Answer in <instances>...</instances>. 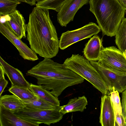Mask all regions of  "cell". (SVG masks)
I'll return each instance as SVG.
<instances>
[{
    "mask_svg": "<svg viewBox=\"0 0 126 126\" xmlns=\"http://www.w3.org/2000/svg\"><path fill=\"white\" fill-rule=\"evenodd\" d=\"M26 32L30 48L36 54L49 58L58 54L59 40L49 10L34 7L26 24Z\"/></svg>",
    "mask_w": 126,
    "mask_h": 126,
    "instance_id": "cell-1",
    "label": "cell"
},
{
    "mask_svg": "<svg viewBox=\"0 0 126 126\" xmlns=\"http://www.w3.org/2000/svg\"><path fill=\"white\" fill-rule=\"evenodd\" d=\"M51 59L44 58L28 70L26 75L36 78L38 85L57 97L67 88L84 82L83 78L63 63Z\"/></svg>",
    "mask_w": 126,
    "mask_h": 126,
    "instance_id": "cell-2",
    "label": "cell"
},
{
    "mask_svg": "<svg viewBox=\"0 0 126 126\" xmlns=\"http://www.w3.org/2000/svg\"><path fill=\"white\" fill-rule=\"evenodd\" d=\"M90 11L95 16L103 36H115L125 18V10L118 0H89Z\"/></svg>",
    "mask_w": 126,
    "mask_h": 126,
    "instance_id": "cell-3",
    "label": "cell"
},
{
    "mask_svg": "<svg viewBox=\"0 0 126 126\" xmlns=\"http://www.w3.org/2000/svg\"><path fill=\"white\" fill-rule=\"evenodd\" d=\"M63 64L91 83L103 95L107 94V87L100 75L90 62L83 56L73 54Z\"/></svg>",
    "mask_w": 126,
    "mask_h": 126,
    "instance_id": "cell-4",
    "label": "cell"
},
{
    "mask_svg": "<svg viewBox=\"0 0 126 126\" xmlns=\"http://www.w3.org/2000/svg\"><path fill=\"white\" fill-rule=\"evenodd\" d=\"M21 118L39 126L43 124L48 126L57 123L63 118L58 108L48 110L31 109L24 107L13 112Z\"/></svg>",
    "mask_w": 126,
    "mask_h": 126,
    "instance_id": "cell-5",
    "label": "cell"
},
{
    "mask_svg": "<svg viewBox=\"0 0 126 126\" xmlns=\"http://www.w3.org/2000/svg\"><path fill=\"white\" fill-rule=\"evenodd\" d=\"M97 62L108 69L126 74V58L123 52L115 47H104Z\"/></svg>",
    "mask_w": 126,
    "mask_h": 126,
    "instance_id": "cell-6",
    "label": "cell"
},
{
    "mask_svg": "<svg viewBox=\"0 0 126 126\" xmlns=\"http://www.w3.org/2000/svg\"><path fill=\"white\" fill-rule=\"evenodd\" d=\"M101 31L99 26L92 22L77 29L67 31L61 35L59 40V47L64 50L78 42L97 34Z\"/></svg>",
    "mask_w": 126,
    "mask_h": 126,
    "instance_id": "cell-7",
    "label": "cell"
},
{
    "mask_svg": "<svg viewBox=\"0 0 126 126\" xmlns=\"http://www.w3.org/2000/svg\"><path fill=\"white\" fill-rule=\"evenodd\" d=\"M90 63L100 75L110 93L114 90L121 93L126 89V74L108 69L97 61Z\"/></svg>",
    "mask_w": 126,
    "mask_h": 126,
    "instance_id": "cell-8",
    "label": "cell"
},
{
    "mask_svg": "<svg viewBox=\"0 0 126 126\" xmlns=\"http://www.w3.org/2000/svg\"><path fill=\"white\" fill-rule=\"evenodd\" d=\"M0 32L15 47L24 59L32 61L38 59L36 54L13 32L8 21L0 23Z\"/></svg>",
    "mask_w": 126,
    "mask_h": 126,
    "instance_id": "cell-9",
    "label": "cell"
},
{
    "mask_svg": "<svg viewBox=\"0 0 126 126\" xmlns=\"http://www.w3.org/2000/svg\"><path fill=\"white\" fill-rule=\"evenodd\" d=\"M89 0H67L61 7L57 15L58 22L62 27H66L73 21L76 13Z\"/></svg>",
    "mask_w": 126,
    "mask_h": 126,
    "instance_id": "cell-10",
    "label": "cell"
},
{
    "mask_svg": "<svg viewBox=\"0 0 126 126\" xmlns=\"http://www.w3.org/2000/svg\"><path fill=\"white\" fill-rule=\"evenodd\" d=\"M99 123L102 126H115V111L110 96L103 95L101 97Z\"/></svg>",
    "mask_w": 126,
    "mask_h": 126,
    "instance_id": "cell-11",
    "label": "cell"
},
{
    "mask_svg": "<svg viewBox=\"0 0 126 126\" xmlns=\"http://www.w3.org/2000/svg\"><path fill=\"white\" fill-rule=\"evenodd\" d=\"M0 64L5 74L10 81L11 86H17L29 89L30 84L26 80L23 73L19 70L10 65L1 56Z\"/></svg>",
    "mask_w": 126,
    "mask_h": 126,
    "instance_id": "cell-12",
    "label": "cell"
},
{
    "mask_svg": "<svg viewBox=\"0 0 126 126\" xmlns=\"http://www.w3.org/2000/svg\"><path fill=\"white\" fill-rule=\"evenodd\" d=\"M102 38L97 35H94L85 44L83 49L84 57L90 62L98 61L100 53L104 48Z\"/></svg>",
    "mask_w": 126,
    "mask_h": 126,
    "instance_id": "cell-13",
    "label": "cell"
},
{
    "mask_svg": "<svg viewBox=\"0 0 126 126\" xmlns=\"http://www.w3.org/2000/svg\"><path fill=\"white\" fill-rule=\"evenodd\" d=\"M0 126H38L25 120L12 111L0 105Z\"/></svg>",
    "mask_w": 126,
    "mask_h": 126,
    "instance_id": "cell-14",
    "label": "cell"
},
{
    "mask_svg": "<svg viewBox=\"0 0 126 126\" xmlns=\"http://www.w3.org/2000/svg\"><path fill=\"white\" fill-rule=\"evenodd\" d=\"M9 15L11 19L8 22L13 32L19 39L25 37L26 24L22 15L17 10Z\"/></svg>",
    "mask_w": 126,
    "mask_h": 126,
    "instance_id": "cell-15",
    "label": "cell"
},
{
    "mask_svg": "<svg viewBox=\"0 0 126 126\" xmlns=\"http://www.w3.org/2000/svg\"><path fill=\"white\" fill-rule=\"evenodd\" d=\"M88 104L87 98L83 95L70 99L67 104L60 106L59 109L63 115L69 112H82L86 109Z\"/></svg>",
    "mask_w": 126,
    "mask_h": 126,
    "instance_id": "cell-16",
    "label": "cell"
},
{
    "mask_svg": "<svg viewBox=\"0 0 126 126\" xmlns=\"http://www.w3.org/2000/svg\"><path fill=\"white\" fill-rule=\"evenodd\" d=\"M0 105L13 112H16L25 107L24 103L15 95L6 94L0 96Z\"/></svg>",
    "mask_w": 126,
    "mask_h": 126,
    "instance_id": "cell-17",
    "label": "cell"
},
{
    "mask_svg": "<svg viewBox=\"0 0 126 126\" xmlns=\"http://www.w3.org/2000/svg\"><path fill=\"white\" fill-rule=\"evenodd\" d=\"M35 95L38 97L49 102L59 107L60 101L58 97L55 96L50 92L39 85L30 83L29 88Z\"/></svg>",
    "mask_w": 126,
    "mask_h": 126,
    "instance_id": "cell-18",
    "label": "cell"
},
{
    "mask_svg": "<svg viewBox=\"0 0 126 126\" xmlns=\"http://www.w3.org/2000/svg\"><path fill=\"white\" fill-rule=\"evenodd\" d=\"M8 90L21 100L31 101L38 98L28 88L17 86H11Z\"/></svg>",
    "mask_w": 126,
    "mask_h": 126,
    "instance_id": "cell-19",
    "label": "cell"
},
{
    "mask_svg": "<svg viewBox=\"0 0 126 126\" xmlns=\"http://www.w3.org/2000/svg\"><path fill=\"white\" fill-rule=\"evenodd\" d=\"M115 42L118 49L123 52L126 49V18L122 20L115 35Z\"/></svg>",
    "mask_w": 126,
    "mask_h": 126,
    "instance_id": "cell-20",
    "label": "cell"
},
{
    "mask_svg": "<svg viewBox=\"0 0 126 126\" xmlns=\"http://www.w3.org/2000/svg\"><path fill=\"white\" fill-rule=\"evenodd\" d=\"M21 101L25 104V107L30 109L48 110L59 107L39 97L36 99L31 101Z\"/></svg>",
    "mask_w": 126,
    "mask_h": 126,
    "instance_id": "cell-21",
    "label": "cell"
},
{
    "mask_svg": "<svg viewBox=\"0 0 126 126\" xmlns=\"http://www.w3.org/2000/svg\"><path fill=\"white\" fill-rule=\"evenodd\" d=\"M67 0H42L37 1L35 6L42 9H51L58 12Z\"/></svg>",
    "mask_w": 126,
    "mask_h": 126,
    "instance_id": "cell-22",
    "label": "cell"
},
{
    "mask_svg": "<svg viewBox=\"0 0 126 126\" xmlns=\"http://www.w3.org/2000/svg\"><path fill=\"white\" fill-rule=\"evenodd\" d=\"M21 2L18 0H0V16L9 14L15 12Z\"/></svg>",
    "mask_w": 126,
    "mask_h": 126,
    "instance_id": "cell-23",
    "label": "cell"
},
{
    "mask_svg": "<svg viewBox=\"0 0 126 126\" xmlns=\"http://www.w3.org/2000/svg\"><path fill=\"white\" fill-rule=\"evenodd\" d=\"M110 96L115 112L122 114L121 105L119 92L117 91L114 90L110 93Z\"/></svg>",
    "mask_w": 126,
    "mask_h": 126,
    "instance_id": "cell-24",
    "label": "cell"
},
{
    "mask_svg": "<svg viewBox=\"0 0 126 126\" xmlns=\"http://www.w3.org/2000/svg\"><path fill=\"white\" fill-rule=\"evenodd\" d=\"M4 74L3 69L0 65V96L8 83V81L5 78Z\"/></svg>",
    "mask_w": 126,
    "mask_h": 126,
    "instance_id": "cell-25",
    "label": "cell"
},
{
    "mask_svg": "<svg viewBox=\"0 0 126 126\" xmlns=\"http://www.w3.org/2000/svg\"><path fill=\"white\" fill-rule=\"evenodd\" d=\"M115 126H126V117L122 113L120 114L115 112Z\"/></svg>",
    "mask_w": 126,
    "mask_h": 126,
    "instance_id": "cell-26",
    "label": "cell"
},
{
    "mask_svg": "<svg viewBox=\"0 0 126 126\" xmlns=\"http://www.w3.org/2000/svg\"><path fill=\"white\" fill-rule=\"evenodd\" d=\"M122 113L126 117V89L122 92Z\"/></svg>",
    "mask_w": 126,
    "mask_h": 126,
    "instance_id": "cell-27",
    "label": "cell"
},
{
    "mask_svg": "<svg viewBox=\"0 0 126 126\" xmlns=\"http://www.w3.org/2000/svg\"><path fill=\"white\" fill-rule=\"evenodd\" d=\"M11 17L9 14L0 16V23H4L7 21H9Z\"/></svg>",
    "mask_w": 126,
    "mask_h": 126,
    "instance_id": "cell-28",
    "label": "cell"
},
{
    "mask_svg": "<svg viewBox=\"0 0 126 126\" xmlns=\"http://www.w3.org/2000/svg\"><path fill=\"white\" fill-rule=\"evenodd\" d=\"M21 2L26 3L31 5H35L36 3L35 0H18Z\"/></svg>",
    "mask_w": 126,
    "mask_h": 126,
    "instance_id": "cell-29",
    "label": "cell"
},
{
    "mask_svg": "<svg viewBox=\"0 0 126 126\" xmlns=\"http://www.w3.org/2000/svg\"><path fill=\"white\" fill-rule=\"evenodd\" d=\"M126 10V0H118Z\"/></svg>",
    "mask_w": 126,
    "mask_h": 126,
    "instance_id": "cell-30",
    "label": "cell"
},
{
    "mask_svg": "<svg viewBox=\"0 0 126 126\" xmlns=\"http://www.w3.org/2000/svg\"><path fill=\"white\" fill-rule=\"evenodd\" d=\"M123 53L124 55L126 58V49L124 52H123Z\"/></svg>",
    "mask_w": 126,
    "mask_h": 126,
    "instance_id": "cell-31",
    "label": "cell"
},
{
    "mask_svg": "<svg viewBox=\"0 0 126 126\" xmlns=\"http://www.w3.org/2000/svg\"><path fill=\"white\" fill-rule=\"evenodd\" d=\"M35 0V1L36 2H37L38 1H40V0Z\"/></svg>",
    "mask_w": 126,
    "mask_h": 126,
    "instance_id": "cell-32",
    "label": "cell"
}]
</instances>
